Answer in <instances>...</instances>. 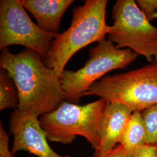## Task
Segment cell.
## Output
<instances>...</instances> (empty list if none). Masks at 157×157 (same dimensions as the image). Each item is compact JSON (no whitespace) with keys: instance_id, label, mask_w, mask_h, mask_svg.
I'll list each match as a JSON object with an SVG mask.
<instances>
[{"instance_id":"15","label":"cell","mask_w":157,"mask_h":157,"mask_svg":"<svg viewBox=\"0 0 157 157\" xmlns=\"http://www.w3.org/2000/svg\"><path fill=\"white\" fill-rule=\"evenodd\" d=\"M0 157H15L9 148V136L0 124Z\"/></svg>"},{"instance_id":"11","label":"cell","mask_w":157,"mask_h":157,"mask_svg":"<svg viewBox=\"0 0 157 157\" xmlns=\"http://www.w3.org/2000/svg\"><path fill=\"white\" fill-rule=\"evenodd\" d=\"M146 144V129L141 111H135L125 126L119 144L123 146L126 152L132 157L139 147Z\"/></svg>"},{"instance_id":"4","label":"cell","mask_w":157,"mask_h":157,"mask_svg":"<svg viewBox=\"0 0 157 157\" xmlns=\"http://www.w3.org/2000/svg\"><path fill=\"white\" fill-rule=\"evenodd\" d=\"M106 104L101 98L84 105L63 101L56 110L41 116L40 124L48 140L67 144L80 136L95 151L100 146L99 125Z\"/></svg>"},{"instance_id":"13","label":"cell","mask_w":157,"mask_h":157,"mask_svg":"<svg viewBox=\"0 0 157 157\" xmlns=\"http://www.w3.org/2000/svg\"><path fill=\"white\" fill-rule=\"evenodd\" d=\"M145 126L147 144H157V104L141 111Z\"/></svg>"},{"instance_id":"14","label":"cell","mask_w":157,"mask_h":157,"mask_svg":"<svg viewBox=\"0 0 157 157\" xmlns=\"http://www.w3.org/2000/svg\"><path fill=\"white\" fill-rule=\"evenodd\" d=\"M136 3L149 22L157 18V0H137Z\"/></svg>"},{"instance_id":"9","label":"cell","mask_w":157,"mask_h":157,"mask_svg":"<svg viewBox=\"0 0 157 157\" xmlns=\"http://www.w3.org/2000/svg\"><path fill=\"white\" fill-rule=\"evenodd\" d=\"M132 112L129 107L120 102H107L102 112L99 125L100 146L93 157L103 155L119 144Z\"/></svg>"},{"instance_id":"12","label":"cell","mask_w":157,"mask_h":157,"mask_svg":"<svg viewBox=\"0 0 157 157\" xmlns=\"http://www.w3.org/2000/svg\"><path fill=\"white\" fill-rule=\"evenodd\" d=\"M19 102V95L13 78L5 69L0 71V110L15 108Z\"/></svg>"},{"instance_id":"2","label":"cell","mask_w":157,"mask_h":157,"mask_svg":"<svg viewBox=\"0 0 157 157\" xmlns=\"http://www.w3.org/2000/svg\"><path fill=\"white\" fill-rule=\"evenodd\" d=\"M107 4V0H86L83 6L75 7L70 27L52 41L44 62L59 78L67 62L78 51L105 40L109 28L106 22Z\"/></svg>"},{"instance_id":"3","label":"cell","mask_w":157,"mask_h":157,"mask_svg":"<svg viewBox=\"0 0 157 157\" xmlns=\"http://www.w3.org/2000/svg\"><path fill=\"white\" fill-rule=\"evenodd\" d=\"M96 95L107 102L123 104L133 112L157 104V59L124 73L105 76L83 96Z\"/></svg>"},{"instance_id":"6","label":"cell","mask_w":157,"mask_h":157,"mask_svg":"<svg viewBox=\"0 0 157 157\" xmlns=\"http://www.w3.org/2000/svg\"><path fill=\"white\" fill-rule=\"evenodd\" d=\"M108 40L118 48H128L148 63L157 59V28L148 21L134 0H118L112 10Z\"/></svg>"},{"instance_id":"7","label":"cell","mask_w":157,"mask_h":157,"mask_svg":"<svg viewBox=\"0 0 157 157\" xmlns=\"http://www.w3.org/2000/svg\"><path fill=\"white\" fill-rule=\"evenodd\" d=\"M59 33L46 32L30 19L20 0L0 1V49L22 45L44 60L52 41Z\"/></svg>"},{"instance_id":"5","label":"cell","mask_w":157,"mask_h":157,"mask_svg":"<svg viewBox=\"0 0 157 157\" xmlns=\"http://www.w3.org/2000/svg\"><path fill=\"white\" fill-rule=\"evenodd\" d=\"M89 56L83 67L76 72L65 70L62 74L60 80L65 92L64 101L78 104L82 94L105 74L127 68L139 56L128 48H118L109 40L90 48Z\"/></svg>"},{"instance_id":"16","label":"cell","mask_w":157,"mask_h":157,"mask_svg":"<svg viewBox=\"0 0 157 157\" xmlns=\"http://www.w3.org/2000/svg\"><path fill=\"white\" fill-rule=\"evenodd\" d=\"M132 157H157V144H146L139 147Z\"/></svg>"},{"instance_id":"10","label":"cell","mask_w":157,"mask_h":157,"mask_svg":"<svg viewBox=\"0 0 157 157\" xmlns=\"http://www.w3.org/2000/svg\"><path fill=\"white\" fill-rule=\"evenodd\" d=\"M23 6L46 32L59 33L60 23L73 0H22Z\"/></svg>"},{"instance_id":"8","label":"cell","mask_w":157,"mask_h":157,"mask_svg":"<svg viewBox=\"0 0 157 157\" xmlns=\"http://www.w3.org/2000/svg\"><path fill=\"white\" fill-rule=\"evenodd\" d=\"M10 131L13 136V154L23 150L38 157H71L60 155L52 150L39 118L32 113L14 109L10 118Z\"/></svg>"},{"instance_id":"17","label":"cell","mask_w":157,"mask_h":157,"mask_svg":"<svg viewBox=\"0 0 157 157\" xmlns=\"http://www.w3.org/2000/svg\"><path fill=\"white\" fill-rule=\"evenodd\" d=\"M99 157H132L126 152L123 146L118 144L111 151Z\"/></svg>"},{"instance_id":"1","label":"cell","mask_w":157,"mask_h":157,"mask_svg":"<svg viewBox=\"0 0 157 157\" xmlns=\"http://www.w3.org/2000/svg\"><path fill=\"white\" fill-rule=\"evenodd\" d=\"M0 67L6 69L16 84L19 110L40 117L56 110L64 101L60 78L36 51L26 48L12 54L4 48L0 56Z\"/></svg>"}]
</instances>
